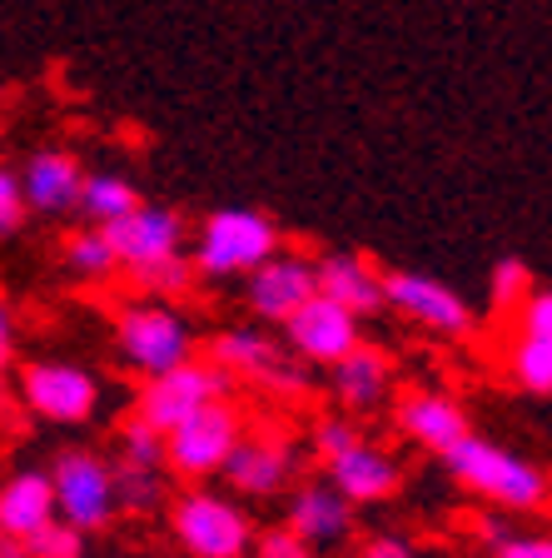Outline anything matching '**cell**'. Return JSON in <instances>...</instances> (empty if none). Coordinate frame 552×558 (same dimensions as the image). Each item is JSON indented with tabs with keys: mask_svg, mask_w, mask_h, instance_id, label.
I'll use <instances>...</instances> for the list:
<instances>
[{
	"mask_svg": "<svg viewBox=\"0 0 552 558\" xmlns=\"http://www.w3.org/2000/svg\"><path fill=\"white\" fill-rule=\"evenodd\" d=\"M25 220H30V209H25V195H21V174L11 165H0V240L21 234Z\"/></svg>",
	"mask_w": 552,
	"mask_h": 558,
	"instance_id": "1f68e13d",
	"label": "cell"
},
{
	"mask_svg": "<svg viewBox=\"0 0 552 558\" xmlns=\"http://www.w3.org/2000/svg\"><path fill=\"white\" fill-rule=\"evenodd\" d=\"M279 335H284V349L294 360H304L309 369H329V364L344 360L348 349L364 344V319L348 314L344 304L314 294L309 304H299V310L279 325Z\"/></svg>",
	"mask_w": 552,
	"mask_h": 558,
	"instance_id": "5bb4252c",
	"label": "cell"
},
{
	"mask_svg": "<svg viewBox=\"0 0 552 558\" xmlns=\"http://www.w3.org/2000/svg\"><path fill=\"white\" fill-rule=\"evenodd\" d=\"M85 558H90V554H85Z\"/></svg>",
	"mask_w": 552,
	"mask_h": 558,
	"instance_id": "8d00e7d4",
	"label": "cell"
},
{
	"mask_svg": "<svg viewBox=\"0 0 552 558\" xmlns=\"http://www.w3.org/2000/svg\"><path fill=\"white\" fill-rule=\"evenodd\" d=\"M354 558H424V554H418L414 538H403V534H368Z\"/></svg>",
	"mask_w": 552,
	"mask_h": 558,
	"instance_id": "e575fe53",
	"label": "cell"
},
{
	"mask_svg": "<svg viewBox=\"0 0 552 558\" xmlns=\"http://www.w3.org/2000/svg\"><path fill=\"white\" fill-rule=\"evenodd\" d=\"M329 395H334L339 414H348V418L379 414L398 395V360L383 344H368L364 339L339 364H329Z\"/></svg>",
	"mask_w": 552,
	"mask_h": 558,
	"instance_id": "2e32d148",
	"label": "cell"
},
{
	"mask_svg": "<svg viewBox=\"0 0 552 558\" xmlns=\"http://www.w3.org/2000/svg\"><path fill=\"white\" fill-rule=\"evenodd\" d=\"M15 174H21V195L30 215H46V220L75 215V199H81V185H85V165L75 150L40 145V150L25 155V165Z\"/></svg>",
	"mask_w": 552,
	"mask_h": 558,
	"instance_id": "d6986e66",
	"label": "cell"
},
{
	"mask_svg": "<svg viewBox=\"0 0 552 558\" xmlns=\"http://www.w3.org/2000/svg\"><path fill=\"white\" fill-rule=\"evenodd\" d=\"M139 185L130 180V174L120 170H85V185H81V199H75V215H81V225H115L125 220L130 209L139 205Z\"/></svg>",
	"mask_w": 552,
	"mask_h": 558,
	"instance_id": "7402d4cb",
	"label": "cell"
},
{
	"mask_svg": "<svg viewBox=\"0 0 552 558\" xmlns=\"http://www.w3.org/2000/svg\"><path fill=\"white\" fill-rule=\"evenodd\" d=\"M279 250H284L279 220L254 205H219L189 230V265H195V275L205 284L244 279Z\"/></svg>",
	"mask_w": 552,
	"mask_h": 558,
	"instance_id": "3957f363",
	"label": "cell"
},
{
	"mask_svg": "<svg viewBox=\"0 0 552 558\" xmlns=\"http://www.w3.org/2000/svg\"><path fill=\"white\" fill-rule=\"evenodd\" d=\"M164 523H170V538L189 558H249L254 534H259L244 499L209 484H184L180 494H170Z\"/></svg>",
	"mask_w": 552,
	"mask_h": 558,
	"instance_id": "277c9868",
	"label": "cell"
},
{
	"mask_svg": "<svg viewBox=\"0 0 552 558\" xmlns=\"http://www.w3.org/2000/svg\"><path fill=\"white\" fill-rule=\"evenodd\" d=\"M443 469H449V478L463 494L493 504V509H503V513H542L552 504L548 469L513 449H503L498 439H488V434H478V429L443 453Z\"/></svg>",
	"mask_w": 552,
	"mask_h": 558,
	"instance_id": "6da1fadb",
	"label": "cell"
},
{
	"mask_svg": "<svg viewBox=\"0 0 552 558\" xmlns=\"http://www.w3.org/2000/svg\"><path fill=\"white\" fill-rule=\"evenodd\" d=\"M389 418H393V434H398V439H408L414 449L433 453V459H443L453 444L473 434L468 404H463L453 389H443V384H414V389L393 395Z\"/></svg>",
	"mask_w": 552,
	"mask_h": 558,
	"instance_id": "7c38bea8",
	"label": "cell"
},
{
	"mask_svg": "<svg viewBox=\"0 0 552 558\" xmlns=\"http://www.w3.org/2000/svg\"><path fill=\"white\" fill-rule=\"evenodd\" d=\"M60 265L75 284H105V279L120 275V259L100 225H75V230L60 234Z\"/></svg>",
	"mask_w": 552,
	"mask_h": 558,
	"instance_id": "603a6c76",
	"label": "cell"
},
{
	"mask_svg": "<svg viewBox=\"0 0 552 558\" xmlns=\"http://www.w3.org/2000/svg\"><path fill=\"white\" fill-rule=\"evenodd\" d=\"M314 284H319L323 300L344 304L358 319L383 314V269L368 255H358V250H323V255H314Z\"/></svg>",
	"mask_w": 552,
	"mask_h": 558,
	"instance_id": "ffe728a7",
	"label": "cell"
},
{
	"mask_svg": "<svg viewBox=\"0 0 552 558\" xmlns=\"http://www.w3.org/2000/svg\"><path fill=\"white\" fill-rule=\"evenodd\" d=\"M189 230L195 225L184 220L174 205H150V199H139L125 220L105 225L110 250H115L125 275L145 265H160V259H174V255H189Z\"/></svg>",
	"mask_w": 552,
	"mask_h": 558,
	"instance_id": "9a60e30c",
	"label": "cell"
},
{
	"mask_svg": "<svg viewBox=\"0 0 552 558\" xmlns=\"http://www.w3.org/2000/svg\"><path fill=\"white\" fill-rule=\"evenodd\" d=\"M284 529H294V534H299L314 554H323V548H339V544H348V538H354L358 509L323 474L319 478L304 474L299 484L284 494Z\"/></svg>",
	"mask_w": 552,
	"mask_h": 558,
	"instance_id": "e0dca14e",
	"label": "cell"
},
{
	"mask_svg": "<svg viewBox=\"0 0 552 558\" xmlns=\"http://www.w3.org/2000/svg\"><path fill=\"white\" fill-rule=\"evenodd\" d=\"M532 290H538V279H532V265L523 255L493 259V269H488V310L493 314H518V304Z\"/></svg>",
	"mask_w": 552,
	"mask_h": 558,
	"instance_id": "d4e9b609",
	"label": "cell"
},
{
	"mask_svg": "<svg viewBox=\"0 0 552 558\" xmlns=\"http://www.w3.org/2000/svg\"><path fill=\"white\" fill-rule=\"evenodd\" d=\"M115 459L120 464H139V469H164V434L150 429L145 418L125 414L115 429Z\"/></svg>",
	"mask_w": 552,
	"mask_h": 558,
	"instance_id": "4316f807",
	"label": "cell"
},
{
	"mask_svg": "<svg viewBox=\"0 0 552 558\" xmlns=\"http://www.w3.org/2000/svg\"><path fill=\"white\" fill-rule=\"evenodd\" d=\"M314 294H319V284H314V255L309 250H294V244H284L279 255H269L259 269L244 275V310L265 329H279Z\"/></svg>",
	"mask_w": 552,
	"mask_h": 558,
	"instance_id": "4fadbf2b",
	"label": "cell"
},
{
	"mask_svg": "<svg viewBox=\"0 0 552 558\" xmlns=\"http://www.w3.org/2000/svg\"><path fill=\"white\" fill-rule=\"evenodd\" d=\"M21 360V319H15V304L0 294V374L15 369Z\"/></svg>",
	"mask_w": 552,
	"mask_h": 558,
	"instance_id": "836d02e7",
	"label": "cell"
},
{
	"mask_svg": "<svg viewBox=\"0 0 552 558\" xmlns=\"http://www.w3.org/2000/svg\"><path fill=\"white\" fill-rule=\"evenodd\" d=\"M115 494L120 519H155L170 504V469H139L115 459Z\"/></svg>",
	"mask_w": 552,
	"mask_h": 558,
	"instance_id": "cb8c5ba5",
	"label": "cell"
},
{
	"mask_svg": "<svg viewBox=\"0 0 552 558\" xmlns=\"http://www.w3.org/2000/svg\"><path fill=\"white\" fill-rule=\"evenodd\" d=\"M46 474H50L60 523H70L85 538L115 529L120 494H115V459L110 453L90 449V444H65V449H56Z\"/></svg>",
	"mask_w": 552,
	"mask_h": 558,
	"instance_id": "8992f818",
	"label": "cell"
},
{
	"mask_svg": "<svg viewBox=\"0 0 552 558\" xmlns=\"http://www.w3.org/2000/svg\"><path fill=\"white\" fill-rule=\"evenodd\" d=\"M493 558H552V534L548 529H538V534L507 529V534L493 544Z\"/></svg>",
	"mask_w": 552,
	"mask_h": 558,
	"instance_id": "d6a6232c",
	"label": "cell"
},
{
	"mask_svg": "<svg viewBox=\"0 0 552 558\" xmlns=\"http://www.w3.org/2000/svg\"><path fill=\"white\" fill-rule=\"evenodd\" d=\"M513 335H528V339H538V344H552V290L538 284V290L518 304V314H513Z\"/></svg>",
	"mask_w": 552,
	"mask_h": 558,
	"instance_id": "f546056e",
	"label": "cell"
},
{
	"mask_svg": "<svg viewBox=\"0 0 552 558\" xmlns=\"http://www.w3.org/2000/svg\"><path fill=\"white\" fill-rule=\"evenodd\" d=\"M234 395H240V384L219 369V364H209L195 354V360L174 364V369L155 374V379H139V395H135V404H130V414L145 418L150 429L170 434L174 424H184V418L199 414L205 404L234 399Z\"/></svg>",
	"mask_w": 552,
	"mask_h": 558,
	"instance_id": "30bf717a",
	"label": "cell"
},
{
	"mask_svg": "<svg viewBox=\"0 0 552 558\" xmlns=\"http://www.w3.org/2000/svg\"><path fill=\"white\" fill-rule=\"evenodd\" d=\"M110 354H115L120 369L139 374V379H155V374L174 369V364L195 360L199 354V329L195 319L184 314L180 300H139L120 304L110 314Z\"/></svg>",
	"mask_w": 552,
	"mask_h": 558,
	"instance_id": "7a4b0ae2",
	"label": "cell"
},
{
	"mask_svg": "<svg viewBox=\"0 0 552 558\" xmlns=\"http://www.w3.org/2000/svg\"><path fill=\"white\" fill-rule=\"evenodd\" d=\"M56 519V494H50V474L40 464H25L15 474L0 478V534L25 544Z\"/></svg>",
	"mask_w": 552,
	"mask_h": 558,
	"instance_id": "44dd1931",
	"label": "cell"
},
{
	"mask_svg": "<svg viewBox=\"0 0 552 558\" xmlns=\"http://www.w3.org/2000/svg\"><path fill=\"white\" fill-rule=\"evenodd\" d=\"M205 360L219 364L234 384H254L269 399H304L314 389V369L294 360L284 339L265 325H230L209 339Z\"/></svg>",
	"mask_w": 552,
	"mask_h": 558,
	"instance_id": "5b68a950",
	"label": "cell"
},
{
	"mask_svg": "<svg viewBox=\"0 0 552 558\" xmlns=\"http://www.w3.org/2000/svg\"><path fill=\"white\" fill-rule=\"evenodd\" d=\"M25 554L30 558H85L90 548H85V534H75V529L60 519H50L40 534L25 538Z\"/></svg>",
	"mask_w": 552,
	"mask_h": 558,
	"instance_id": "f1b7e54d",
	"label": "cell"
},
{
	"mask_svg": "<svg viewBox=\"0 0 552 558\" xmlns=\"http://www.w3.org/2000/svg\"><path fill=\"white\" fill-rule=\"evenodd\" d=\"M354 439H364V424H358V418H348V414H319L309 424V449L319 453V464L323 459H329V453H339V449H348V444Z\"/></svg>",
	"mask_w": 552,
	"mask_h": 558,
	"instance_id": "83f0119b",
	"label": "cell"
},
{
	"mask_svg": "<svg viewBox=\"0 0 552 558\" xmlns=\"http://www.w3.org/2000/svg\"><path fill=\"white\" fill-rule=\"evenodd\" d=\"M249 558H319L309 544H304L294 529H284V523H274V529H259L254 534V548Z\"/></svg>",
	"mask_w": 552,
	"mask_h": 558,
	"instance_id": "4dcf8cb0",
	"label": "cell"
},
{
	"mask_svg": "<svg viewBox=\"0 0 552 558\" xmlns=\"http://www.w3.org/2000/svg\"><path fill=\"white\" fill-rule=\"evenodd\" d=\"M383 310L403 314L414 329L438 339L478 335V310L453 284H443L438 275H424V269H383Z\"/></svg>",
	"mask_w": 552,
	"mask_h": 558,
	"instance_id": "8fae6325",
	"label": "cell"
},
{
	"mask_svg": "<svg viewBox=\"0 0 552 558\" xmlns=\"http://www.w3.org/2000/svg\"><path fill=\"white\" fill-rule=\"evenodd\" d=\"M249 429V414H244L240 399H214L199 414H189L184 424H174L164 434V469L180 484H209L219 478V469L230 464L234 444Z\"/></svg>",
	"mask_w": 552,
	"mask_h": 558,
	"instance_id": "52a82bcc",
	"label": "cell"
},
{
	"mask_svg": "<svg viewBox=\"0 0 552 558\" xmlns=\"http://www.w3.org/2000/svg\"><path fill=\"white\" fill-rule=\"evenodd\" d=\"M304 478V439L284 424H265V429H244L234 444L230 464L219 469V484L234 499H284L289 488Z\"/></svg>",
	"mask_w": 552,
	"mask_h": 558,
	"instance_id": "ba28073f",
	"label": "cell"
},
{
	"mask_svg": "<svg viewBox=\"0 0 552 558\" xmlns=\"http://www.w3.org/2000/svg\"><path fill=\"white\" fill-rule=\"evenodd\" d=\"M130 284H135L139 294H150V300H184V294L199 284L195 265H189V255H174V259H160V265H145V269H130Z\"/></svg>",
	"mask_w": 552,
	"mask_h": 558,
	"instance_id": "484cf974",
	"label": "cell"
},
{
	"mask_svg": "<svg viewBox=\"0 0 552 558\" xmlns=\"http://www.w3.org/2000/svg\"><path fill=\"white\" fill-rule=\"evenodd\" d=\"M21 404L46 424L85 429L105 409V384L90 364L75 360H30L21 364Z\"/></svg>",
	"mask_w": 552,
	"mask_h": 558,
	"instance_id": "9c48e42d",
	"label": "cell"
},
{
	"mask_svg": "<svg viewBox=\"0 0 552 558\" xmlns=\"http://www.w3.org/2000/svg\"><path fill=\"white\" fill-rule=\"evenodd\" d=\"M323 478H329L354 509H373V504H389L403 488V464L393 449H383L379 439L364 434V439H354L348 449L323 459Z\"/></svg>",
	"mask_w": 552,
	"mask_h": 558,
	"instance_id": "ac0fdd59",
	"label": "cell"
},
{
	"mask_svg": "<svg viewBox=\"0 0 552 558\" xmlns=\"http://www.w3.org/2000/svg\"><path fill=\"white\" fill-rule=\"evenodd\" d=\"M0 558H30V554H25V544H15V538L0 534Z\"/></svg>",
	"mask_w": 552,
	"mask_h": 558,
	"instance_id": "d590c367",
	"label": "cell"
}]
</instances>
